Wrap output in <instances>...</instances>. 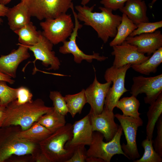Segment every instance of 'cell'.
Returning <instances> with one entry per match:
<instances>
[{
	"label": "cell",
	"instance_id": "6da1fadb",
	"mask_svg": "<svg viewBox=\"0 0 162 162\" xmlns=\"http://www.w3.org/2000/svg\"><path fill=\"white\" fill-rule=\"evenodd\" d=\"M95 5L91 7L76 6L77 17L79 20L84 22V25L91 27L97 32L98 37L106 43L110 38L115 36L122 16L114 14L112 10L104 7H99L100 12H93Z\"/></svg>",
	"mask_w": 162,
	"mask_h": 162
},
{
	"label": "cell",
	"instance_id": "7a4b0ae2",
	"mask_svg": "<svg viewBox=\"0 0 162 162\" xmlns=\"http://www.w3.org/2000/svg\"><path fill=\"white\" fill-rule=\"evenodd\" d=\"M53 109L46 106L40 98L23 104H18L16 100L6 107V116L2 127L18 125L21 130H26Z\"/></svg>",
	"mask_w": 162,
	"mask_h": 162
},
{
	"label": "cell",
	"instance_id": "3957f363",
	"mask_svg": "<svg viewBox=\"0 0 162 162\" xmlns=\"http://www.w3.org/2000/svg\"><path fill=\"white\" fill-rule=\"evenodd\" d=\"M73 124L67 123L38 143L39 148L50 162H66L72 155L74 149L65 148L71 139Z\"/></svg>",
	"mask_w": 162,
	"mask_h": 162
},
{
	"label": "cell",
	"instance_id": "277c9868",
	"mask_svg": "<svg viewBox=\"0 0 162 162\" xmlns=\"http://www.w3.org/2000/svg\"><path fill=\"white\" fill-rule=\"evenodd\" d=\"M21 129L18 125L2 127L0 130V162H4L13 155L33 154L37 144L20 139L15 134Z\"/></svg>",
	"mask_w": 162,
	"mask_h": 162
},
{
	"label": "cell",
	"instance_id": "5b68a950",
	"mask_svg": "<svg viewBox=\"0 0 162 162\" xmlns=\"http://www.w3.org/2000/svg\"><path fill=\"white\" fill-rule=\"evenodd\" d=\"M123 130L121 125L112 139L104 142L103 135L98 131H94L92 140L87 151V157H94L100 158L104 162H110L116 154H122L127 158L122 149L120 140Z\"/></svg>",
	"mask_w": 162,
	"mask_h": 162
},
{
	"label": "cell",
	"instance_id": "8992f818",
	"mask_svg": "<svg viewBox=\"0 0 162 162\" xmlns=\"http://www.w3.org/2000/svg\"><path fill=\"white\" fill-rule=\"evenodd\" d=\"M31 17L40 20L52 19L66 14L74 5L72 0H21Z\"/></svg>",
	"mask_w": 162,
	"mask_h": 162
},
{
	"label": "cell",
	"instance_id": "52a82bcc",
	"mask_svg": "<svg viewBox=\"0 0 162 162\" xmlns=\"http://www.w3.org/2000/svg\"><path fill=\"white\" fill-rule=\"evenodd\" d=\"M43 35L53 45L66 40L72 33L74 24L70 14H63L52 19L41 22Z\"/></svg>",
	"mask_w": 162,
	"mask_h": 162
},
{
	"label": "cell",
	"instance_id": "ba28073f",
	"mask_svg": "<svg viewBox=\"0 0 162 162\" xmlns=\"http://www.w3.org/2000/svg\"><path fill=\"white\" fill-rule=\"evenodd\" d=\"M131 65L128 64L119 68L112 66L105 72V80L106 82L111 81L113 84L108 90L104 105L110 110H113L122 96L128 91L125 87V80L127 71Z\"/></svg>",
	"mask_w": 162,
	"mask_h": 162
},
{
	"label": "cell",
	"instance_id": "9c48e42d",
	"mask_svg": "<svg viewBox=\"0 0 162 162\" xmlns=\"http://www.w3.org/2000/svg\"><path fill=\"white\" fill-rule=\"evenodd\" d=\"M120 122L126 140L125 144L121 145L122 150L127 158L133 161L140 157L136 143V137L138 128L142 125L143 122L140 117L126 116L119 113L115 114Z\"/></svg>",
	"mask_w": 162,
	"mask_h": 162
},
{
	"label": "cell",
	"instance_id": "30bf717a",
	"mask_svg": "<svg viewBox=\"0 0 162 162\" xmlns=\"http://www.w3.org/2000/svg\"><path fill=\"white\" fill-rule=\"evenodd\" d=\"M130 93L135 97L138 94L145 93L144 101L150 104L154 102L162 93V74L149 77L142 76H134Z\"/></svg>",
	"mask_w": 162,
	"mask_h": 162
},
{
	"label": "cell",
	"instance_id": "8fae6325",
	"mask_svg": "<svg viewBox=\"0 0 162 162\" xmlns=\"http://www.w3.org/2000/svg\"><path fill=\"white\" fill-rule=\"evenodd\" d=\"M70 9L74 17V27L69 37V40H66L63 42V45L59 47V52L63 54H72L74 62L77 64L81 63L83 60L89 63H91L94 59L100 62L106 60L108 57L103 56H100L99 53L93 52L92 55H87L79 48L76 43V38L78 37V30L80 29L83 26L80 24L77 18V13L74 10V6H72Z\"/></svg>",
	"mask_w": 162,
	"mask_h": 162
},
{
	"label": "cell",
	"instance_id": "7c38bea8",
	"mask_svg": "<svg viewBox=\"0 0 162 162\" xmlns=\"http://www.w3.org/2000/svg\"><path fill=\"white\" fill-rule=\"evenodd\" d=\"M88 113L93 131L101 133L106 142L111 140L117 133L119 126L114 121L115 114L113 111L104 106L100 114H94L90 110Z\"/></svg>",
	"mask_w": 162,
	"mask_h": 162
},
{
	"label": "cell",
	"instance_id": "4fadbf2b",
	"mask_svg": "<svg viewBox=\"0 0 162 162\" xmlns=\"http://www.w3.org/2000/svg\"><path fill=\"white\" fill-rule=\"evenodd\" d=\"M112 55L115 57L113 66L117 68L128 64H140L148 59L150 56H146L139 52L137 47L127 43L125 40L121 44L112 46Z\"/></svg>",
	"mask_w": 162,
	"mask_h": 162
},
{
	"label": "cell",
	"instance_id": "5bb4252c",
	"mask_svg": "<svg viewBox=\"0 0 162 162\" xmlns=\"http://www.w3.org/2000/svg\"><path fill=\"white\" fill-rule=\"evenodd\" d=\"M53 45L41 33L39 40L35 44L27 46L29 50L33 53L35 58L34 63L37 60L41 61L42 64L47 70H57L59 69L61 63L59 58L56 56L53 50Z\"/></svg>",
	"mask_w": 162,
	"mask_h": 162
},
{
	"label": "cell",
	"instance_id": "9a60e30c",
	"mask_svg": "<svg viewBox=\"0 0 162 162\" xmlns=\"http://www.w3.org/2000/svg\"><path fill=\"white\" fill-rule=\"evenodd\" d=\"M112 84L111 81L100 83L95 73L93 82L85 90L87 102L91 106L90 110L94 113L99 114L103 111L105 98Z\"/></svg>",
	"mask_w": 162,
	"mask_h": 162
},
{
	"label": "cell",
	"instance_id": "2e32d148",
	"mask_svg": "<svg viewBox=\"0 0 162 162\" xmlns=\"http://www.w3.org/2000/svg\"><path fill=\"white\" fill-rule=\"evenodd\" d=\"M125 41L136 46L140 53L151 56L156 50L162 47V34L157 30L150 33H142L133 37L129 36Z\"/></svg>",
	"mask_w": 162,
	"mask_h": 162
},
{
	"label": "cell",
	"instance_id": "e0dca14e",
	"mask_svg": "<svg viewBox=\"0 0 162 162\" xmlns=\"http://www.w3.org/2000/svg\"><path fill=\"white\" fill-rule=\"evenodd\" d=\"M18 45L19 46L17 49L0 57V72L12 78L16 77V70L20 64L30 56L27 46L19 43Z\"/></svg>",
	"mask_w": 162,
	"mask_h": 162
},
{
	"label": "cell",
	"instance_id": "ac0fdd59",
	"mask_svg": "<svg viewBox=\"0 0 162 162\" xmlns=\"http://www.w3.org/2000/svg\"><path fill=\"white\" fill-rule=\"evenodd\" d=\"M73 136L65 145L66 149H74L78 146H89L92 138L93 131L88 113L73 124Z\"/></svg>",
	"mask_w": 162,
	"mask_h": 162
},
{
	"label": "cell",
	"instance_id": "d6986e66",
	"mask_svg": "<svg viewBox=\"0 0 162 162\" xmlns=\"http://www.w3.org/2000/svg\"><path fill=\"white\" fill-rule=\"evenodd\" d=\"M6 16L10 28L13 32L30 22L31 17L26 5L21 1L13 7L9 8Z\"/></svg>",
	"mask_w": 162,
	"mask_h": 162
},
{
	"label": "cell",
	"instance_id": "ffe728a7",
	"mask_svg": "<svg viewBox=\"0 0 162 162\" xmlns=\"http://www.w3.org/2000/svg\"><path fill=\"white\" fill-rule=\"evenodd\" d=\"M119 10L136 25L142 22H149L147 15V7L144 0H128Z\"/></svg>",
	"mask_w": 162,
	"mask_h": 162
},
{
	"label": "cell",
	"instance_id": "44dd1931",
	"mask_svg": "<svg viewBox=\"0 0 162 162\" xmlns=\"http://www.w3.org/2000/svg\"><path fill=\"white\" fill-rule=\"evenodd\" d=\"M51 134L46 128L36 122L26 130H22L20 129L18 130L15 136L25 141L38 144Z\"/></svg>",
	"mask_w": 162,
	"mask_h": 162
},
{
	"label": "cell",
	"instance_id": "7402d4cb",
	"mask_svg": "<svg viewBox=\"0 0 162 162\" xmlns=\"http://www.w3.org/2000/svg\"><path fill=\"white\" fill-rule=\"evenodd\" d=\"M148 122L146 128V137L152 139L155 125L162 115V93L156 100L150 104L147 113Z\"/></svg>",
	"mask_w": 162,
	"mask_h": 162
},
{
	"label": "cell",
	"instance_id": "603a6c76",
	"mask_svg": "<svg viewBox=\"0 0 162 162\" xmlns=\"http://www.w3.org/2000/svg\"><path fill=\"white\" fill-rule=\"evenodd\" d=\"M14 32L18 36L19 43L28 46L37 43L42 32L37 30L36 27L31 21Z\"/></svg>",
	"mask_w": 162,
	"mask_h": 162
},
{
	"label": "cell",
	"instance_id": "cb8c5ba5",
	"mask_svg": "<svg viewBox=\"0 0 162 162\" xmlns=\"http://www.w3.org/2000/svg\"><path fill=\"white\" fill-rule=\"evenodd\" d=\"M151 55L145 62L139 64L131 65V67L135 71L145 75L155 73L158 67L162 62V47Z\"/></svg>",
	"mask_w": 162,
	"mask_h": 162
},
{
	"label": "cell",
	"instance_id": "d4e9b609",
	"mask_svg": "<svg viewBox=\"0 0 162 162\" xmlns=\"http://www.w3.org/2000/svg\"><path fill=\"white\" fill-rule=\"evenodd\" d=\"M52 134L66 124L65 116L60 114L53 109L42 115L37 121Z\"/></svg>",
	"mask_w": 162,
	"mask_h": 162
},
{
	"label": "cell",
	"instance_id": "484cf974",
	"mask_svg": "<svg viewBox=\"0 0 162 162\" xmlns=\"http://www.w3.org/2000/svg\"><path fill=\"white\" fill-rule=\"evenodd\" d=\"M121 22L117 28L116 34L109 44L111 47L121 44L137 28V25L130 20L125 14H123Z\"/></svg>",
	"mask_w": 162,
	"mask_h": 162
},
{
	"label": "cell",
	"instance_id": "4316f807",
	"mask_svg": "<svg viewBox=\"0 0 162 162\" xmlns=\"http://www.w3.org/2000/svg\"><path fill=\"white\" fill-rule=\"evenodd\" d=\"M85 89H82L79 93L73 94H67L64 97L68 110L74 118L77 113L80 114L86 104L87 103Z\"/></svg>",
	"mask_w": 162,
	"mask_h": 162
},
{
	"label": "cell",
	"instance_id": "83f0119b",
	"mask_svg": "<svg viewBox=\"0 0 162 162\" xmlns=\"http://www.w3.org/2000/svg\"><path fill=\"white\" fill-rule=\"evenodd\" d=\"M140 105L136 97L132 95L119 99L116 107L122 111L124 116L138 118L141 114L138 112Z\"/></svg>",
	"mask_w": 162,
	"mask_h": 162
},
{
	"label": "cell",
	"instance_id": "f1b7e54d",
	"mask_svg": "<svg viewBox=\"0 0 162 162\" xmlns=\"http://www.w3.org/2000/svg\"><path fill=\"white\" fill-rule=\"evenodd\" d=\"M153 140L146 137L142 143L144 149L142 157L140 159L133 160L134 162H162V158L155 151L153 145Z\"/></svg>",
	"mask_w": 162,
	"mask_h": 162
},
{
	"label": "cell",
	"instance_id": "f546056e",
	"mask_svg": "<svg viewBox=\"0 0 162 162\" xmlns=\"http://www.w3.org/2000/svg\"><path fill=\"white\" fill-rule=\"evenodd\" d=\"M6 82L0 80V100L1 105L6 106L17 98V88L9 86Z\"/></svg>",
	"mask_w": 162,
	"mask_h": 162
},
{
	"label": "cell",
	"instance_id": "4dcf8cb0",
	"mask_svg": "<svg viewBox=\"0 0 162 162\" xmlns=\"http://www.w3.org/2000/svg\"><path fill=\"white\" fill-rule=\"evenodd\" d=\"M49 97L53 102V109L60 114L65 116L68 113L64 97L57 91H50Z\"/></svg>",
	"mask_w": 162,
	"mask_h": 162
},
{
	"label": "cell",
	"instance_id": "1f68e13d",
	"mask_svg": "<svg viewBox=\"0 0 162 162\" xmlns=\"http://www.w3.org/2000/svg\"><path fill=\"white\" fill-rule=\"evenodd\" d=\"M137 28L130 34L133 37L142 33L153 32L162 27V21L154 22H142L137 25Z\"/></svg>",
	"mask_w": 162,
	"mask_h": 162
},
{
	"label": "cell",
	"instance_id": "d6a6232c",
	"mask_svg": "<svg viewBox=\"0 0 162 162\" xmlns=\"http://www.w3.org/2000/svg\"><path fill=\"white\" fill-rule=\"evenodd\" d=\"M157 135L153 142V145L155 152L162 157V115L156 122Z\"/></svg>",
	"mask_w": 162,
	"mask_h": 162
},
{
	"label": "cell",
	"instance_id": "836d02e7",
	"mask_svg": "<svg viewBox=\"0 0 162 162\" xmlns=\"http://www.w3.org/2000/svg\"><path fill=\"white\" fill-rule=\"evenodd\" d=\"M85 146L81 145L75 148L71 158L66 162H85L87 157Z\"/></svg>",
	"mask_w": 162,
	"mask_h": 162
},
{
	"label": "cell",
	"instance_id": "e575fe53",
	"mask_svg": "<svg viewBox=\"0 0 162 162\" xmlns=\"http://www.w3.org/2000/svg\"><path fill=\"white\" fill-rule=\"evenodd\" d=\"M33 94L29 89L22 86L18 88L16 102L19 104H23L31 101Z\"/></svg>",
	"mask_w": 162,
	"mask_h": 162
},
{
	"label": "cell",
	"instance_id": "d590c367",
	"mask_svg": "<svg viewBox=\"0 0 162 162\" xmlns=\"http://www.w3.org/2000/svg\"><path fill=\"white\" fill-rule=\"evenodd\" d=\"M129 0H101L100 2L104 7L116 11L123 7Z\"/></svg>",
	"mask_w": 162,
	"mask_h": 162
},
{
	"label": "cell",
	"instance_id": "8d00e7d4",
	"mask_svg": "<svg viewBox=\"0 0 162 162\" xmlns=\"http://www.w3.org/2000/svg\"><path fill=\"white\" fill-rule=\"evenodd\" d=\"M32 158L36 162H50L46 157L41 151L40 149L38 152L37 149L32 155Z\"/></svg>",
	"mask_w": 162,
	"mask_h": 162
},
{
	"label": "cell",
	"instance_id": "74e56055",
	"mask_svg": "<svg viewBox=\"0 0 162 162\" xmlns=\"http://www.w3.org/2000/svg\"><path fill=\"white\" fill-rule=\"evenodd\" d=\"M6 107L0 105V130L2 127L6 117Z\"/></svg>",
	"mask_w": 162,
	"mask_h": 162
},
{
	"label": "cell",
	"instance_id": "f35d334b",
	"mask_svg": "<svg viewBox=\"0 0 162 162\" xmlns=\"http://www.w3.org/2000/svg\"><path fill=\"white\" fill-rule=\"evenodd\" d=\"M0 80L4 81L10 84H13L15 81L10 76L0 72Z\"/></svg>",
	"mask_w": 162,
	"mask_h": 162
},
{
	"label": "cell",
	"instance_id": "ab89813d",
	"mask_svg": "<svg viewBox=\"0 0 162 162\" xmlns=\"http://www.w3.org/2000/svg\"><path fill=\"white\" fill-rule=\"evenodd\" d=\"M8 8L5 5L0 4V24L3 22L2 17L6 16Z\"/></svg>",
	"mask_w": 162,
	"mask_h": 162
},
{
	"label": "cell",
	"instance_id": "60d3db41",
	"mask_svg": "<svg viewBox=\"0 0 162 162\" xmlns=\"http://www.w3.org/2000/svg\"><path fill=\"white\" fill-rule=\"evenodd\" d=\"M87 162H104L102 159L94 157H87L86 159Z\"/></svg>",
	"mask_w": 162,
	"mask_h": 162
},
{
	"label": "cell",
	"instance_id": "b9f144b4",
	"mask_svg": "<svg viewBox=\"0 0 162 162\" xmlns=\"http://www.w3.org/2000/svg\"><path fill=\"white\" fill-rule=\"evenodd\" d=\"M11 0H0V4L5 5L8 4Z\"/></svg>",
	"mask_w": 162,
	"mask_h": 162
},
{
	"label": "cell",
	"instance_id": "7bdbcfd3",
	"mask_svg": "<svg viewBox=\"0 0 162 162\" xmlns=\"http://www.w3.org/2000/svg\"><path fill=\"white\" fill-rule=\"evenodd\" d=\"M91 0H82L81 4L82 6L86 5Z\"/></svg>",
	"mask_w": 162,
	"mask_h": 162
},
{
	"label": "cell",
	"instance_id": "ee69618b",
	"mask_svg": "<svg viewBox=\"0 0 162 162\" xmlns=\"http://www.w3.org/2000/svg\"><path fill=\"white\" fill-rule=\"evenodd\" d=\"M158 0H152V2L149 4V6L151 8H152L153 4Z\"/></svg>",
	"mask_w": 162,
	"mask_h": 162
},
{
	"label": "cell",
	"instance_id": "f6af8a7d",
	"mask_svg": "<svg viewBox=\"0 0 162 162\" xmlns=\"http://www.w3.org/2000/svg\"><path fill=\"white\" fill-rule=\"evenodd\" d=\"M0 105H1V103L0 100Z\"/></svg>",
	"mask_w": 162,
	"mask_h": 162
}]
</instances>
